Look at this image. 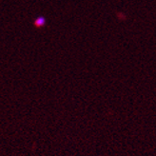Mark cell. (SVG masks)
I'll list each match as a JSON object with an SVG mask.
<instances>
[{
    "label": "cell",
    "instance_id": "1",
    "mask_svg": "<svg viewBox=\"0 0 156 156\" xmlns=\"http://www.w3.org/2000/svg\"><path fill=\"white\" fill-rule=\"evenodd\" d=\"M45 23H46V20H45V18L44 17H38L36 20H35V25L36 26H38V27H42V26H44L45 25Z\"/></svg>",
    "mask_w": 156,
    "mask_h": 156
}]
</instances>
